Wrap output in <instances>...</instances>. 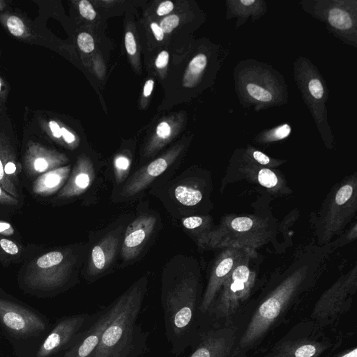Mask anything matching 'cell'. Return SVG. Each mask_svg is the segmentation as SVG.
<instances>
[{
  "mask_svg": "<svg viewBox=\"0 0 357 357\" xmlns=\"http://www.w3.org/2000/svg\"><path fill=\"white\" fill-rule=\"evenodd\" d=\"M0 233L4 235H11L14 233V229L8 222L0 221Z\"/></svg>",
  "mask_w": 357,
  "mask_h": 357,
  "instance_id": "f35d334b",
  "label": "cell"
},
{
  "mask_svg": "<svg viewBox=\"0 0 357 357\" xmlns=\"http://www.w3.org/2000/svg\"><path fill=\"white\" fill-rule=\"evenodd\" d=\"M333 340L311 319L295 324L260 357H322L335 349Z\"/></svg>",
  "mask_w": 357,
  "mask_h": 357,
  "instance_id": "5b68a950",
  "label": "cell"
},
{
  "mask_svg": "<svg viewBox=\"0 0 357 357\" xmlns=\"http://www.w3.org/2000/svg\"><path fill=\"white\" fill-rule=\"evenodd\" d=\"M239 335L237 324L220 325L203 321L188 357H235Z\"/></svg>",
  "mask_w": 357,
  "mask_h": 357,
  "instance_id": "52a82bcc",
  "label": "cell"
},
{
  "mask_svg": "<svg viewBox=\"0 0 357 357\" xmlns=\"http://www.w3.org/2000/svg\"><path fill=\"white\" fill-rule=\"evenodd\" d=\"M174 8V4L170 1H165L162 2L157 8V14L159 16H163L168 13H169L171 11H172Z\"/></svg>",
  "mask_w": 357,
  "mask_h": 357,
  "instance_id": "836d02e7",
  "label": "cell"
},
{
  "mask_svg": "<svg viewBox=\"0 0 357 357\" xmlns=\"http://www.w3.org/2000/svg\"><path fill=\"white\" fill-rule=\"evenodd\" d=\"M308 90L315 99H321L324 96V87L317 78L312 79L308 84Z\"/></svg>",
  "mask_w": 357,
  "mask_h": 357,
  "instance_id": "4316f807",
  "label": "cell"
},
{
  "mask_svg": "<svg viewBox=\"0 0 357 357\" xmlns=\"http://www.w3.org/2000/svg\"><path fill=\"white\" fill-rule=\"evenodd\" d=\"M119 244V237L114 232L107 234L92 249L89 258L88 276L95 279L112 264Z\"/></svg>",
  "mask_w": 357,
  "mask_h": 357,
  "instance_id": "8fae6325",
  "label": "cell"
},
{
  "mask_svg": "<svg viewBox=\"0 0 357 357\" xmlns=\"http://www.w3.org/2000/svg\"><path fill=\"white\" fill-rule=\"evenodd\" d=\"M61 136L63 137L65 142L68 144H71L75 140L74 135L66 130L65 128H61Z\"/></svg>",
  "mask_w": 357,
  "mask_h": 357,
  "instance_id": "60d3db41",
  "label": "cell"
},
{
  "mask_svg": "<svg viewBox=\"0 0 357 357\" xmlns=\"http://www.w3.org/2000/svg\"><path fill=\"white\" fill-rule=\"evenodd\" d=\"M169 61V54L167 51H162L157 56L155 66L158 68H165Z\"/></svg>",
  "mask_w": 357,
  "mask_h": 357,
  "instance_id": "d590c367",
  "label": "cell"
},
{
  "mask_svg": "<svg viewBox=\"0 0 357 357\" xmlns=\"http://www.w3.org/2000/svg\"><path fill=\"white\" fill-rule=\"evenodd\" d=\"M291 132V127L288 124H283L272 130L270 137L272 140H278L286 138Z\"/></svg>",
  "mask_w": 357,
  "mask_h": 357,
  "instance_id": "f1b7e54d",
  "label": "cell"
},
{
  "mask_svg": "<svg viewBox=\"0 0 357 357\" xmlns=\"http://www.w3.org/2000/svg\"><path fill=\"white\" fill-rule=\"evenodd\" d=\"M174 196L179 203L189 206L196 205L202 198L199 190L185 185H178L174 190Z\"/></svg>",
  "mask_w": 357,
  "mask_h": 357,
  "instance_id": "9a60e30c",
  "label": "cell"
},
{
  "mask_svg": "<svg viewBox=\"0 0 357 357\" xmlns=\"http://www.w3.org/2000/svg\"><path fill=\"white\" fill-rule=\"evenodd\" d=\"M356 290L354 276L338 280L317 300L310 319L322 328L334 324L350 310Z\"/></svg>",
  "mask_w": 357,
  "mask_h": 357,
  "instance_id": "ba28073f",
  "label": "cell"
},
{
  "mask_svg": "<svg viewBox=\"0 0 357 357\" xmlns=\"http://www.w3.org/2000/svg\"><path fill=\"white\" fill-rule=\"evenodd\" d=\"M154 82L152 79H149L146 82L144 86V96L145 97H148L151 95L153 88Z\"/></svg>",
  "mask_w": 357,
  "mask_h": 357,
  "instance_id": "7bdbcfd3",
  "label": "cell"
},
{
  "mask_svg": "<svg viewBox=\"0 0 357 357\" xmlns=\"http://www.w3.org/2000/svg\"><path fill=\"white\" fill-rule=\"evenodd\" d=\"M179 23V17L176 15H171L165 17L160 23V27L164 33L172 32Z\"/></svg>",
  "mask_w": 357,
  "mask_h": 357,
  "instance_id": "d4e9b609",
  "label": "cell"
},
{
  "mask_svg": "<svg viewBox=\"0 0 357 357\" xmlns=\"http://www.w3.org/2000/svg\"><path fill=\"white\" fill-rule=\"evenodd\" d=\"M156 219L144 214L137 217L128 226L121 246L124 261L134 259L141 252L153 231Z\"/></svg>",
  "mask_w": 357,
  "mask_h": 357,
  "instance_id": "30bf717a",
  "label": "cell"
},
{
  "mask_svg": "<svg viewBox=\"0 0 357 357\" xmlns=\"http://www.w3.org/2000/svg\"><path fill=\"white\" fill-rule=\"evenodd\" d=\"M0 90H1V83H0Z\"/></svg>",
  "mask_w": 357,
  "mask_h": 357,
  "instance_id": "ee69618b",
  "label": "cell"
},
{
  "mask_svg": "<svg viewBox=\"0 0 357 357\" xmlns=\"http://www.w3.org/2000/svg\"><path fill=\"white\" fill-rule=\"evenodd\" d=\"M175 154H168L152 161L135 173L123 188L126 197L132 196L144 190L155 178L162 174L172 163Z\"/></svg>",
  "mask_w": 357,
  "mask_h": 357,
  "instance_id": "7c38bea8",
  "label": "cell"
},
{
  "mask_svg": "<svg viewBox=\"0 0 357 357\" xmlns=\"http://www.w3.org/2000/svg\"><path fill=\"white\" fill-rule=\"evenodd\" d=\"M125 47L130 55H134L136 53L137 46L135 37L130 31L127 32L125 36Z\"/></svg>",
  "mask_w": 357,
  "mask_h": 357,
  "instance_id": "1f68e13d",
  "label": "cell"
},
{
  "mask_svg": "<svg viewBox=\"0 0 357 357\" xmlns=\"http://www.w3.org/2000/svg\"><path fill=\"white\" fill-rule=\"evenodd\" d=\"M52 325L38 311L0 295V332L19 351L45 335Z\"/></svg>",
  "mask_w": 357,
  "mask_h": 357,
  "instance_id": "277c9868",
  "label": "cell"
},
{
  "mask_svg": "<svg viewBox=\"0 0 357 357\" xmlns=\"http://www.w3.org/2000/svg\"><path fill=\"white\" fill-rule=\"evenodd\" d=\"M353 186L350 184H347L343 185L341 188H340L335 195V203L337 205H342L348 202V200L351 197L353 194Z\"/></svg>",
  "mask_w": 357,
  "mask_h": 357,
  "instance_id": "cb8c5ba5",
  "label": "cell"
},
{
  "mask_svg": "<svg viewBox=\"0 0 357 357\" xmlns=\"http://www.w3.org/2000/svg\"><path fill=\"white\" fill-rule=\"evenodd\" d=\"M130 166V160L123 155L117 156L114 160L116 179L122 182L126 177Z\"/></svg>",
  "mask_w": 357,
  "mask_h": 357,
  "instance_id": "d6986e66",
  "label": "cell"
},
{
  "mask_svg": "<svg viewBox=\"0 0 357 357\" xmlns=\"http://www.w3.org/2000/svg\"><path fill=\"white\" fill-rule=\"evenodd\" d=\"M9 31L15 36H20L24 32V25L22 21L16 16H10L7 20Z\"/></svg>",
  "mask_w": 357,
  "mask_h": 357,
  "instance_id": "603a6c76",
  "label": "cell"
},
{
  "mask_svg": "<svg viewBox=\"0 0 357 357\" xmlns=\"http://www.w3.org/2000/svg\"><path fill=\"white\" fill-rule=\"evenodd\" d=\"M79 48L85 53H91L95 47L93 37L88 33H79L77 39Z\"/></svg>",
  "mask_w": 357,
  "mask_h": 357,
  "instance_id": "7402d4cb",
  "label": "cell"
},
{
  "mask_svg": "<svg viewBox=\"0 0 357 357\" xmlns=\"http://www.w3.org/2000/svg\"><path fill=\"white\" fill-rule=\"evenodd\" d=\"M181 222L185 228L195 229L201 227L204 220L203 218L199 216H190L183 218Z\"/></svg>",
  "mask_w": 357,
  "mask_h": 357,
  "instance_id": "f546056e",
  "label": "cell"
},
{
  "mask_svg": "<svg viewBox=\"0 0 357 357\" xmlns=\"http://www.w3.org/2000/svg\"><path fill=\"white\" fill-rule=\"evenodd\" d=\"M70 167L65 166L45 173L38 178L33 185L35 192L50 194L61 187L70 174Z\"/></svg>",
  "mask_w": 357,
  "mask_h": 357,
  "instance_id": "5bb4252c",
  "label": "cell"
},
{
  "mask_svg": "<svg viewBox=\"0 0 357 357\" xmlns=\"http://www.w3.org/2000/svg\"><path fill=\"white\" fill-rule=\"evenodd\" d=\"M79 10L81 15L88 20H93L96 17V13L92 5L86 0H82L79 2Z\"/></svg>",
  "mask_w": 357,
  "mask_h": 357,
  "instance_id": "484cf974",
  "label": "cell"
},
{
  "mask_svg": "<svg viewBox=\"0 0 357 357\" xmlns=\"http://www.w3.org/2000/svg\"><path fill=\"white\" fill-rule=\"evenodd\" d=\"M328 20L333 27L340 30L349 29L353 25L350 15L347 11L337 8L329 11Z\"/></svg>",
  "mask_w": 357,
  "mask_h": 357,
  "instance_id": "e0dca14e",
  "label": "cell"
},
{
  "mask_svg": "<svg viewBox=\"0 0 357 357\" xmlns=\"http://www.w3.org/2000/svg\"><path fill=\"white\" fill-rule=\"evenodd\" d=\"M253 158L261 165H267L270 162V158L261 151H255L252 153Z\"/></svg>",
  "mask_w": 357,
  "mask_h": 357,
  "instance_id": "8d00e7d4",
  "label": "cell"
},
{
  "mask_svg": "<svg viewBox=\"0 0 357 357\" xmlns=\"http://www.w3.org/2000/svg\"><path fill=\"white\" fill-rule=\"evenodd\" d=\"M94 176L92 163L86 158L79 160L59 197L68 198L82 194L92 184Z\"/></svg>",
  "mask_w": 357,
  "mask_h": 357,
  "instance_id": "4fadbf2b",
  "label": "cell"
},
{
  "mask_svg": "<svg viewBox=\"0 0 357 357\" xmlns=\"http://www.w3.org/2000/svg\"><path fill=\"white\" fill-rule=\"evenodd\" d=\"M257 179L259 183L266 188L275 187L278 183V178L275 173L269 169L259 170Z\"/></svg>",
  "mask_w": 357,
  "mask_h": 357,
  "instance_id": "44dd1931",
  "label": "cell"
},
{
  "mask_svg": "<svg viewBox=\"0 0 357 357\" xmlns=\"http://www.w3.org/2000/svg\"><path fill=\"white\" fill-rule=\"evenodd\" d=\"M246 90L252 98L259 101L269 102L273 98L270 91L257 84L252 83L248 84L246 86Z\"/></svg>",
  "mask_w": 357,
  "mask_h": 357,
  "instance_id": "ffe728a7",
  "label": "cell"
},
{
  "mask_svg": "<svg viewBox=\"0 0 357 357\" xmlns=\"http://www.w3.org/2000/svg\"><path fill=\"white\" fill-rule=\"evenodd\" d=\"M171 127L165 121L161 122L156 128L157 136L161 139H167L171 135Z\"/></svg>",
  "mask_w": 357,
  "mask_h": 357,
  "instance_id": "d6a6232c",
  "label": "cell"
},
{
  "mask_svg": "<svg viewBox=\"0 0 357 357\" xmlns=\"http://www.w3.org/2000/svg\"><path fill=\"white\" fill-rule=\"evenodd\" d=\"M151 29L154 34L155 39L158 41H160L164 38V33L160 26L155 23L153 22L151 24Z\"/></svg>",
  "mask_w": 357,
  "mask_h": 357,
  "instance_id": "74e56055",
  "label": "cell"
},
{
  "mask_svg": "<svg viewBox=\"0 0 357 357\" xmlns=\"http://www.w3.org/2000/svg\"><path fill=\"white\" fill-rule=\"evenodd\" d=\"M50 128L54 137L60 138L61 137V128L55 121H51L49 123Z\"/></svg>",
  "mask_w": 357,
  "mask_h": 357,
  "instance_id": "ab89813d",
  "label": "cell"
},
{
  "mask_svg": "<svg viewBox=\"0 0 357 357\" xmlns=\"http://www.w3.org/2000/svg\"><path fill=\"white\" fill-rule=\"evenodd\" d=\"M252 221L247 217H238L231 222V227L236 231H243L251 227Z\"/></svg>",
  "mask_w": 357,
  "mask_h": 357,
  "instance_id": "83f0119b",
  "label": "cell"
},
{
  "mask_svg": "<svg viewBox=\"0 0 357 357\" xmlns=\"http://www.w3.org/2000/svg\"><path fill=\"white\" fill-rule=\"evenodd\" d=\"M0 247L9 255H17L19 252L17 245L12 241L7 238L0 239Z\"/></svg>",
  "mask_w": 357,
  "mask_h": 357,
  "instance_id": "4dcf8cb0",
  "label": "cell"
},
{
  "mask_svg": "<svg viewBox=\"0 0 357 357\" xmlns=\"http://www.w3.org/2000/svg\"><path fill=\"white\" fill-rule=\"evenodd\" d=\"M207 58L204 54L196 55L190 62L184 77V85L190 86L205 69Z\"/></svg>",
  "mask_w": 357,
  "mask_h": 357,
  "instance_id": "2e32d148",
  "label": "cell"
},
{
  "mask_svg": "<svg viewBox=\"0 0 357 357\" xmlns=\"http://www.w3.org/2000/svg\"><path fill=\"white\" fill-rule=\"evenodd\" d=\"M93 316L79 313L60 319L41 338L15 352L17 357H58L75 342Z\"/></svg>",
  "mask_w": 357,
  "mask_h": 357,
  "instance_id": "8992f818",
  "label": "cell"
},
{
  "mask_svg": "<svg viewBox=\"0 0 357 357\" xmlns=\"http://www.w3.org/2000/svg\"><path fill=\"white\" fill-rule=\"evenodd\" d=\"M17 203V200L16 198L13 197L12 195L8 194L6 191H5L0 186V204H16Z\"/></svg>",
  "mask_w": 357,
  "mask_h": 357,
  "instance_id": "e575fe53",
  "label": "cell"
},
{
  "mask_svg": "<svg viewBox=\"0 0 357 357\" xmlns=\"http://www.w3.org/2000/svg\"><path fill=\"white\" fill-rule=\"evenodd\" d=\"M67 260L64 254L60 251H52L42 255L36 261L38 270H45L60 265Z\"/></svg>",
  "mask_w": 357,
  "mask_h": 357,
  "instance_id": "ac0fdd59",
  "label": "cell"
},
{
  "mask_svg": "<svg viewBox=\"0 0 357 357\" xmlns=\"http://www.w3.org/2000/svg\"><path fill=\"white\" fill-rule=\"evenodd\" d=\"M164 273L161 303L165 333L171 353L178 357L190 347L199 331L202 293L198 276L192 271Z\"/></svg>",
  "mask_w": 357,
  "mask_h": 357,
  "instance_id": "6da1fadb",
  "label": "cell"
},
{
  "mask_svg": "<svg viewBox=\"0 0 357 357\" xmlns=\"http://www.w3.org/2000/svg\"><path fill=\"white\" fill-rule=\"evenodd\" d=\"M255 284L247 266H236L225 280L212 305L202 321L220 325L238 324L246 312Z\"/></svg>",
  "mask_w": 357,
  "mask_h": 357,
  "instance_id": "3957f363",
  "label": "cell"
},
{
  "mask_svg": "<svg viewBox=\"0 0 357 357\" xmlns=\"http://www.w3.org/2000/svg\"><path fill=\"white\" fill-rule=\"evenodd\" d=\"M147 285V278H141L120 296L119 309L102 332L92 357H141L147 352L149 334L137 322Z\"/></svg>",
  "mask_w": 357,
  "mask_h": 357,
  "instance_id": "7a4b0ae2",
  "label": "cell"
},
{
  "mask_svg": "<svg viewBox=\"0 0 357 357\" xmlns=\"http://www.w3.org/2000/svg\"><path fill=\"white\" fill-rule=\"evenodd\" d=\"M334 357H357V348L353 347L347 351H342Z\"/></svg>",
  "mask_w": 357,
  "mask_h": 357,
  "instance_id": "b9f144b4",
  "label": "cell"
},
{
  "mask_svg": "<svg viewBox=\"0 0 357 357\" xmlns=\"http://www.w3.org/2000/svg\"><path fill=\"white\" fill-rule=\"evenodd\" d=\"M121 301L119 296L109 305L94 313L89 324L58 357H92L102 332L117 313Z\"/></svg>",
  "mask_w": 357,
  "mask_h": 357,
  "instance_id": "9c48e42d",
  "label": "cell"
}]
</instances>
